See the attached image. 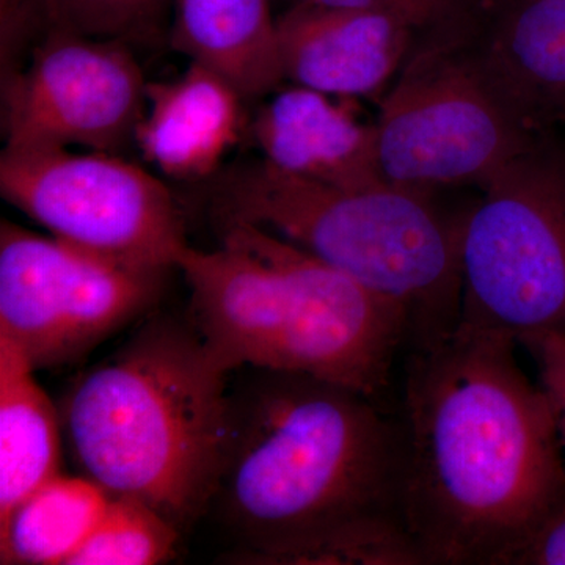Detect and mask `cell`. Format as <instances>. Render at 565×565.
Returning a JSON list of instances; mask_svg holds the SVG:
<instances>
[{"label":"cell","mask_w":565,"mask_h":565,"mask_svg":"<svg viewBox=\"0 0 565 565\" xmlns=\"http://www.w3.org/2000/svg\"><path fill=\"white\" fill-rule=\"evenodd\" d=\"M401 459L399 419L374 397L239 367L206 515L236 541L234 564L419 565L397 508Z\"/></svg>","instance_id":"6da1fadb"},{"label":"cell","mask_w":565,"mask_h":565,"mask_svg":"<svg viewBox=\"0 0 565 565\" xmlns=\"http://www.w3.org/2000/svg\"><path fill=\"white\" fill-rule=\"evenodd\" d=\"M516 348L459 326L408 352L397 508L424 565H508L564 493L555 408Z\"/></svg>","instance_id":"7a4b0ae2"},{"label":"cell","mask_w":565,"mask_h":565,"mask_svg":"<svg viewBox=\"0 0 565 565\" xmlns=\"http://www.w3.org/2000/svg\"><path fill=\"white\" fill-rule=\"evenodd\" d=\"M221 245L177 263L188 319L230 374L266 367L337 382L381 399L407 323L394 305L315 255L250 225L217 226Z\"/></svg>","instance_id":"3957f363"},{"label":"cell","mask_w":565,"mask_h":565,"mask_svg":"<svg viewBox=\"0 0 565 565\" xmlns=\"http://www.w3.org/2000/svg\"><path fill=\"white\" fill-rule=\"evenodd\" d=\"M230 375L188 316L148 319L63 397L77 470L189 530L214 492Z\"/></svg>","instance_id":"277c9868"},{"label":"cell","mask_w":565,"mask_h":565,"mask_svg":"<svg viewBox=\"0 0 565 565\" xmlns=\"http://www.w3.org/2000/svg\"><path fill=\"white\" fill-rule=\"evenodd\" d=\"M210 207L215 226L267 230L394 305L407 323L408 352L459 327L462 217L441 214L429 192L386 181L337 188L262 159L223 174Z\"/></svg>","instance_id":"5b68a950"},{"label":"cell","mask_w":565,"mask_h":565,"mask_svg":"<svg viewBox=\"0 0 565 565\" xmlns=\"http://www.w3.org/2000/svg\"><path fill=\"white\" fill-rule=\"evenodd\" d=\"M482 191L462 217L459 326L565 333V152L542 137Z\"/></svg>","instance_id":"8992f818"},{"label":"cell","mask_w":565,"mask_h":565,"mask_svg":"<svg viewBox=\"0 0 565 565\" xmlns=\"http://www.w3.org/2000/svg\"><path fill=\"white\" fill-rule=\"evenodd\" d=\"M429 33L375 122L382 174L429 193L446 185L482 188L546 136L527 131L505 107L455 25Z\"/></svg>","instance_id":"52a82bcc"},{"label":"cell","mask_w":565,"mask_h":565,"mask_svg":"<svg viewBox=\"0 0 565 565\" xmlns=\"http://www.w3.org/2000/svg\"><path fill=\"white\" fill-rule=\"evenodd\" d=\"M170 269L0 225V337L33 370L76 363L159 302Z\"/></svg>","instance_id":"ba28073f"},{"label":"cell","mask_w":565,"mask_h":565,"mask_svg":"<svg viewBox=\"0 0 565 565\" xmlns=\"http://www.w3.org/2000/svg\"><path fill=\"white\" fill-rule=\"evenodd\" d=\"M0 193L52 236L132 266L177 269L189 247L167 185L111 152L6 148Z\"/></svg>","instance_id":"9c48e42d"},{"label":"cell","mask_w":565,"mask_h":565,"mask_svg":"<svg viewBox=\"0 0 565 565\" xmlns=\"http://www.w3.org/2000/svg\"><path fill=\"white\" fill-rule=\"evenodd\" d=\"M147 85L120 41L50 31L25 68L3 73L6 148L117 154L136 141Z\"/></svg>","instance_id":"30bf717a"},{"label":"cell","mask_w":565,"mask_h":565,"mask_svg":"<svg viewBox=\"0 0 565 565\" xmlns=\"http://www.w3.org/2000/svg\"><path fill=\"white\" fill-rule=\"evenodd\" d=\"M457 31L527 131L565 122V0H482Z\"/></svg>","instance_id":"8fae6325"},{"label":"cell","mask_w":565,"mask_h":565,"mask_svg":"<svg viewBox=\"0 0 565 565\" xmlns=\"http://www.w3.org/2000/svg\"><path fill=\"white\" fill-rule=\"evenodd\" d=\"M416 32L390 11L299 0L277 20L282 74L333 98L377 95L411 57Z\"/></svg>","instance_id":"7c38bea8"},{"label":"cell","mask_w":565,"mask_h":565,"mask_svg":"<svg viewBox=\"0 0 565 565\" xmlns=\"http://www.w3.org/2000/svg\"><path fill=\"white\" fill-rule=\"evenodd\" d=\"M263 159L305 180L360 189L385 182L375 125L333 96L296 85L277 93L250 126Z\"/></svg>","instance_id":"4fadbf2b"},{"label":"cell","mask_w":565,"mask_h":565,"mask_svg":"<svg viewBox=\"0 0 565 565\" xmlns=\"http://www.w3.org/2000/svg\"><path fill=\"white\" fill-rule=\"evenodd\" d=\"M244 99L217 71L192 62L177 79L147 85L137 145L167 177H210L241 139Z\"/></svg>","instance_id":"5bb4252c"},{"label":"cell","mask_w":565,"mask_h":565,"mask_svg":"<svg viewBox=\"0 0 565 565\" xmlns=\"http://www.w3.org/2000/svg\"><path fill=\"white\" fill-rule=\"evenodd\" d=\"M173 44L217 71L245 99L285 79L269 0H174Z\"/></svg>","instance_id":"9a60e30c"},{"label":"cell","mask_w":565,"mask_h":565,"mask_svg":"<svg viewBox=\"0 0 565 565\" xmlns=\"http://www.w3.org/2000/svg\"><path fill=\"white\" fill-rule=\"evenodd\" d=\"M20 349L0 337V519L61 475V412Z\"/></svg>","instance_id":"2e32d148"},{"label":"cell","mask_w":565,"mask_h":565,"mask_svg":"<svg viewBox=\"0 0 565 565\" xmlns=\"http://www.w3.org/2000/svg\"><path fill=\"white\" fill-rule=\"evenodd\" d=\"M109 500L85 476H54L0 519V564L68 565Z\"/></svg>","instance_id":"e0dca14e"},{"label":"cell","mask_w":565,"mask_h":565,"mask_svg":"<svg viewBox=\"0 0 565 565\" xmlns=\"http://www.w3.org/2000/svg\"><path fill=\"white\" fill-rule=\"evenodd\" d=\"M181 531L136 498L110 497L98 525L68 565H156L173 556Z\"/></svg>","instance_id":"ac0fdd59"},{"label":"cell","mask_w":565,"mask_h":565,"mask_svg":"<svg viewBox=\"0 0 565 565\" xmlns=\"http://www.w3.org/2000/svg\"><path fill=\"white\" fill-rule=\"evenodd\" d=\"M166 0H28L50 31L96 40L122 41L145 35Z\"/></svg>","instance_id":"d6986e66"},{"label":"cell","mask_w":565,"mask_h":565,"mask_svg":"<svg viewBox=\"0 0 565 565\" xmlns=\"http://www.w3.org/2000/svg\"><path fill=\"white\" fill-rule=\"evenodd\" d=\"M522 345L535 363L539 385L555 408L565 414V333H537L520 338Z\"/></svg>","instance_id":"ffe728a7"},{"label":"cell","mask_w":565,"mask_h":565,"mask_svg":"<svg viewBox=\"0 0 565 565\" xmlns=\"http://www.w3.org/2000/svg\"><path fill=\"white\" fill-rule=\"evenodd\" d=\"M508 565H565V490Z\"/></svg>","instance_id":"44dd1931"},{"label":"cell","mask_w":565,"mask_h":565,"mask_svg":"<svg viewBox=\"0 0 565 565\" xmlns=\"http://www.w3.org/2000/svg\"><path fill=\"white\" fill-rule=\"evenodd\" d=\"M482 0H403L405 13L418 32H434L467 18Z\"/></svg>","instance_id":"7402d4cb"},{"label":"cell","mask_w":565,"mask_h":565,"mask_svg":"<svg viewBox=\"0 0 565 565\" xmlns=\"http://www.w3.org/2000/svg\"><path fill=\"white\" fill-rule=\"evenodd\" d=\"M28 20V0H0L3 62L9 57L14 40L20 35V32Z\"/></svg>","instance_id":"603a6c76"},{"label":"cell","mask_w":565,"mask_h":565,"mask_svg":"<svg viewBox=\"0 0 565 565\" xmlns=\"http://www.w3.org/2000/svg\"><path fill=\"white\" fill-rule=\"evenodd\" d=\"M302 2L316 3V6L330 7V9H363V10H384L397 14L408 24L407 13L403 6V0H302ZM414 25V24H412Z\"/></svg>","instance_id":"cb8c5ba5"},{"label":"cell","mask_w":565,"mask_h":565,"mask_svg":"<svg viewBox=\"0 0 565 565\" xmlns=\"http://www.w3.org/2000/svg\"><path fill=\"white\" fill-rule=\"evenodd\" d=\"M556 419H557V430H559L561 445H563L564 455H565V414L557 415Z\"/></svg>","instance_id":"d4e9b609"}]
</instances>
